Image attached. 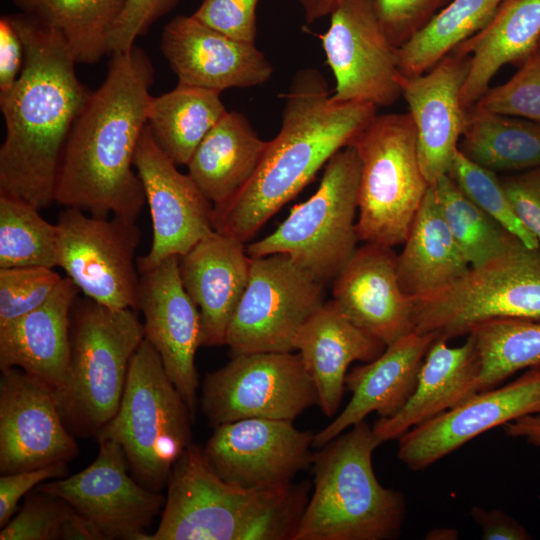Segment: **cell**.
<instances>
[{
  "label": "cell",
  "instance_id": "obj_47",
  "mask_svg": "<svg viewBox=\"0 0 540 540\" xmlns=\"http://www.w3.org/2000/svg\"><path fill=\"white\" fill-rule=\"evenodd\" d=\"M67 474V464L57 463L33 470L0 477V527H4L14 515L19 500L46 480L62 478Z\"/></svg>",
  "mask_w": 540,
  "mask_h": 540
},
{
  "label": "cell",
  "instance_id": "obj_31",
  "mask_svg": "<svg viewBox=\"0 0 540 540\" xmlns=\"http://www.w3.org/2000/svg\"><path fill=\"white\" fill-rule=\"evenodd\" d=\"M403 244L397 254V275L412 302L448 287L471 267L441 215L432 186Z\"/></svg>",
  "mask_w": 540,
  "mask_h": 540
},
{
  "label": "cell",
  "instance_id": "obj_7",
  "mask_svg": "<svg viewBox=\"0 0 540 540\" xmlns=\"http://www.w3.org/2000/svg\"><path fill=\"white\" fill-rule=\"evenodd\" d=\"M193 420L159 354L144 338L130 361L119 408L96 438L117 442L133 477L161 492L173 466L193 443Z\"/></svg>",
  "mask_w": 540,
  "mask_h": 540
},
{
  "label": "cell",
  "instance_id": "obj_17",
  "mask_svg": "<svg viewBox=\"0 0 540 540\" xmlns=\"http://www.w3.org/2000/svg\"><path fill=\"white\" fill-rule=\"evenodd\" d=\"M78 454L54 391L19 368L0 379V472L10 474L57 463Z\"/></svg>",
  "mask_w": 540,
  "mask_h": 540
},
{
  "label": "cell",
  "instance_id": "obj_16",
  "mask_svg": "<svg viewBox=\"0 0 540 540\" xmlns=\"http://www.w3.org/2000/svg\"><path fill=\"white\" fill-rule=\"evenodd\" d=\"M314 437L293 421L246 418L215 427L202 449L226 482L243 488L270 487L292 482L312 465Z\"/></svg>",
  "mask_w": 540,
  "mask_h": 540
},
{
  "label": "cell",
  "instance_id": "obj_51",
  "mask_svg": "<svg viewBox=\"0 0 540 540\" xmlns=\"http://www.w3.org/2000/svg\"><path fill=\"white\" fill-rule=\"evenodd\" d=\"M61 540H106L101 531L87 518L73 511L66 521Z\"/></svg>",
  "mask_w": 540,
  "mask_h": 540
},
{
  "label": "cell",
  "instance_id": "obj_34",
  "mask_svg": "<svg viewBox=\"0 0 540 540\" xmlns=\"http://www.w3.org/2000/svg\"><path fill=\"white\" fill-rule=\"evenodd\" d=\"M20 12L55 30L75 61L98 62L108 54L107 36L125 0H11Z\"/></svg>",
  "mask_w": 540,
  "mask_h": 540
},
{
  "label": "cell",
  "instance_id": "obj_19",
  "mask_svg": "<svg viewBox=\"0 0 540 540\" xmlns=\"http://www.w3.org/2000/svg\"><path fill=\"white\" fill-rule=\"evenodd\" d=\"M533 413H540V365L408 430L398 438L397 457L422 470L489 429Z\"/></svg>",
  "mask_w": 540,
  "mask_h": 540
},
{
  "label": "cell",
  "instance_id": "obj_50",
  "mask_svg": "<svg viewBox=\"0 0 540 540\" xmlns=\"http://www.w3.org/2000/svg\"><path fill=\"white\" fill-rule=\"evenodd\" d=\"M506 435L523 438L529 444L540 447V413L528 414L503 425Z\"/></svg>",
  "mask_w": 540,
  "mask_h": 540
},
{
  "label": "cell",
  "instance_id": "obj_22",
  "mask_svg": "<svg viewBox=\"0 0 540 540\" xmlns=\"http://www.w3.org/2000/svg\"><path fill=\"white\" fill-rule=\"evenodd\" d=\"M470 56L452 51L427 72L402 75L401 96L417 132L421 168L430 185L449 174L467 119L461 90Z\"/></svg>",
  "mask_w": 540,
  "mask_h": 540
},
{
  "label": "cell",
  "instance_id": "obj_32",
  "mask_svg": "<svg viewBox=\"0 0 540 540\" xmlns=\"http://www.w3.org/2000/svg\"><path fill=\"white\" fill-rule=\"evenodd\" d=\"M220 92L178 83L153 97L147 125L159 148L174 164L187 165L197 146L225 114Z\"/></svg>",
  "mask_w": 540,
  "mask_h": 540
},
{
  "label": "cell",
  "instance_id": "obj_21",
  "mask_svg": "<svg viewBox=\"0 0 540 540\" xmlns=\"http://www.w3.org/2000/svg\"><path fill=\"white\" fill-rule=\"evenodd\" d=\"M161 50L178 83L220 93L261 85L273 72L254 43L230 38L193 15H178L165 25Z\"/></svg>",
  "mask_w": 540,
  "mask_h": 540
},
{
  "label": "cell",
  "instance_id": "obj_37",
  "mask_svg": "<svg viewBox=\"0 0 540 540\" xmlns=\"http://www.w3.org/2000/svg\"><path fill=\"white\" fill-rule=\"evenodd\" d=\"M431 186L441 215L471 267L485 263L520 240L474 204L449 174Z\"/></svg>",
  "mask_w": 540,
  "mask_h": 540
},
{
  "label": "cell",
  "instance_id": "obj_12",
  "mask_svg": "<svg viewBox=\"0 0 540 540\" xmlns=\"http://www.w3.org/2000/svg\"><path fill=\"white\" fill-rule=\"evenodd\" d=\"M323 285L287 254L252 257L225 345L232 355L294 351L298 328L324 303Z\"/></svg>",
  "mask_w": 540,
  "mask_h": 540
},
{
  "label": "cell",
  "instance_id": "obj_9",
  "mask_svg": "<svg viewBox=\"0 0 540 540\" xmlns=\"http://www.w3.org/2000/svg\"><path fill=\"white\" fill-rule=\"evenodd\" d=\"M360 161L348 145L325 165L318 189L291 208L269 235L246 246L251 257L283 253L314 279L325 283L339 274L357 249Z\"/></svg>",
  "mask_w": 540,
  "mask_h": 540
},
{
  "label": "cell",
  "instance_id": "obj_41",
  "mask_svg": "<svg viewBox=\"0 0 540 540\" xmlns=\"http://www.w3.org/2000/svg\"><path fill=\"white\" fill-rule=\"evenodd\" d=\"M61 280L49 267L0 268V325L41 306Z\"/></svg>",
  "mask_w": 540,
  "mask_h": 540
},
{
  "label": "cell",
  "instance_id": "obj_23",
  "mask_svg": "<svg viewBox=\"0 0 540 540\" xmlns=\"http://www.w3.org/2000/svg\"><path fill=\"white\" fill-rule=\"evenodd\" d=\"M333 300L386 346L413 332V302L401 289L392 247L364 243L333 280Z\"/></svg>",
  "mask_w": 540,
  "mask_h": 540
},
{
  "label": "cell",
  "instance_id": "obj_40",
  "mask_svg": "<svg viewBox=\"0 0 540 540\" xmlns=\"http://www.w3.org/2000/svg\"><path fill=\"white\" fill-rule=\"evenodd\" d=\"M471 108L540 122V46L507 82L489 87Z\"/></svg>",
  "mask_w": 540,
  "mask_h": 540
},
{
  "label": "cell",
  "instance_id": "obj_36",
  "mask_svg": "<svg viewBox=\"0 0 540 540\" xmlns=\"http://www.w3.org/2000/svg\"><path fill=\"white\" fill-rule=\"evenodd\" d=\"M479 360V392L493 389L516 372L540 365V321L500 318L469 334Z\"/></svg>",
  "mask_w": 540,
  "mask_h": 540
},
{
  "label": "cell",
  "instance_id": "obj_30",
  "mask_svg": "<svg viewBox=\"0 0 540 540\" xmlns=\"http://www.w3.org/2000/svg\"><path fill=\"white\" fill-rule=\"evenodd\" d=\"M268 143L243 114L226 111L197 146L187 174L213 207L222 205L250 181Z\"/></svg>",
  "mask_w": 540,
  "mask_h": 540
},
{
  "label": "cell",
  "instance_id": "obj_24",
  "mask_svg": "<svg viewBox=\"0 0 540 540\" xmlns=\"http://www.w3.org/2000/svg\"><path fill=\"white\" fill-rule=\"evenodd\" d=\"M251 260L244 242L216 230L179 256L183 286L200 312L202 346L225 345Z\"/></svg>",
  "mask_w": 540,
  "mask_h": 540
},
{
  "label": "cell",
  "instance_id": "obj_52",
  "mask_svg": "<svg viewBox=\"0 0 540 540\" xmlns=\"http://www.w3.org/2000/svg\"><path fill=\"white\" fill-rule=\"evenodd\" d=\"M301 5L305 20L311 24L331 13L340 5L342 0H297Z\"/></svg>",
  "mask_w": 540,
  "mask_h": 540
},
{
  "label": "cell",
  "instance_id": "obj_11",
  "mask_svg": "<svg viewBox=\"0 0 540 540\" xmlns=\"http://www.w3.org/2000/svg\"><path fill=\"white\" fill-rule=\"evenodd\" d=\"M318 405L315 385L299 353L233 355L205 377L201 411L215 428L246 418L293 421Z\"/></svg>",
  "mask_w": 540,
  "mask_h": 540
},
{
  "label": "cell",
  "instance_id": "obj_28",
  "mask_svg": "<svg viewBox=\"0 0 540 540\" xmlns=\"http://www.w3.org/2000/svg\"><path fill=\"white\" fill-rule=\"evenodd\" d=\"M435 339L421 365L414 392L393 416L372 426L381 443L398 439L408 430L450 410L479 392L480 360L473 338L450 347Z\"/></svg>",
  "mask_w": 540,
  "mask_h": 540
},
{
  "label": "cell",
  "instance_id": "obj_29",
  "mask_svg": "<svg viewBox=\"0 0 540 540\" xmlns=\"http://www.w3.org/2000/svg\"><path fill=\"white\" fill-rule=\"evenodd\" d=\"M540 41V0H503L492 19L453 51L470 56L461 90L470 109L507 64L521 65Z\"/></svg>",
  "mask_w": 540,
  "mask_h": 540
},
{
  "label": "cell",
  "instance_id": "obj_38",
  "mask_svg": "<svg viewBox=\"0 0 540 540\" xmlns=\"http://www.w3.org/2000/svg\"><path fill=\"white\" fill-rule=\"evenodd\" d=\"M58 267L57 227L26 201L0 192V268Z\"/></svg>",
  "mask_w": 540,
  "mask_h": 540
},
{
  "label": "cell",
  "instance_id": "obj_39",
  "mask_svg": "<svg viewBox=\"0 0 540 540\" xmlns=\"http://www.w3.org/2000/svg\"><path fill=\"white\" fill-rule=\"evenodd\" d=\"M449 176L474 204L525 245L530 248L540 246L538 239L522 225L513 212L497 173L473 162L458 149Z\"/></svg>",
  "mask_w": 540,
  "mask_h": 540
},
{
  "label": "cell",
  "instance_id": "obj_44",
  "mask_svg": "<svg viewBox=\"0 0 540 540\" xmlns=\"http://www.w3.org/2000/svg\"><path fill=\"white\" fill-rule=\"evenodd\" d=\"M258 1L203 0L192 15L200 22L230 38L254 43Z\"/></svg>",
  "mask_w": 540,
  "mask_h": 540
},
{
  "label": "cell",
  "instance_id": "obj_8",
  "mask_svg": "<svg viewBox=\"0 0 540 540\" xmlns=\"http://www.w3.org/2000/svg\"><path fill=\"white\" fill-rule=\"evenodd\" d=\"M351 145L360 161L358 240L392 248L403 244L431 186L410 113L376 114Z\"/></svg>",
  "mask_w": 540,
  "mask_h": 540
},
{
  "label": "cell",
  "instance_id": "obj_5",
  "mask_svg": "<svg viewBox=\"0 0 540 540\" xmlns=\"http://www.w3.org/2000/svg\"><path fill=\"white\" fill-rule=\"evenodd\" d=\"M360 421L314 453L313 492L293 540H391L406 517L402 492L380 484L372 455L381 445Z\"/></svg>",
  "mask_w": 540,
  "mask_h": 540
},
{
  "label": "cell",
  "instance_id": "obj_27",
  "mask_svg": "<svg viewBox=\"0 0 540 540\" xmlns=\"http://www.w3.org/2000/svg\"><path fill=\"white\" fill-rule=\"evenodd\" d=\"M386 345L355 325L332 299L324 302L298 328L297 350L318 394V405L333 417L341 404L347 370L354 361L371 362Z\"/></svg>",
  "mask_w": 540,
  "mask_h": 540
},
{
  "label": "cell",
  "instance_id": "obj_6",
  "mask_svg": "<svg viewBox=\"0 0 540 540\" xmlns=\"http://www.w3.org/2000/svg\"><path fill=\"white\" fill-rule=\"evenodd\" d=\"M145 338L134 309H111L88 298L75 301L70 361L57 400L73 435L97 436L117 412L130 361Z\"/></svg>",
  "mask_w": 540,
  "mask_h": 540
},
{
  "label": "cell",
  "instance_id": "obj_20",
  "mask_svg": "<svg viewBox=\"0 0 540 540\" xmlns=\"http://www.w3.org/2000/svg\"><path fill=\"white\" fill-rule=\"evenodd\" d=\"M138 306L145 339L159 354L164 369L195 418L198 372L195 355L202 346L201 316L186 292L179 257L172 256L139 273Z\"/></svg>",
  "mask_w": 540,
  "mask_h": 540
},
{
  "label": "cell",
  "instance_id": "obj_10",
  "mask_svg": "<svg viewBox=\"0 0 540 540\" xmlns=\"http://www.w3.org/2000/svg\"><path fill=\"white\" fill-rule=\"evenodd\" d=\"M500 318L540 321V246L518 240L448 287L413 302V332L447 342Z\"/></svg>",
  "mask_w": 540,
  "mask_h": 540
},
{
  "label": "cell",
  "instance_id": "obj_1",
  "mask_svg": "<svg viewBox=\"0 0 540 540\" xmlns=\"http://www.w3.org/2000/svg\"><path fill=\"white\" fill-rule=\"evenodd\" d=\"M154 69L133 46L112 54L101 86L91 92L66 140L54 201L96 217L136 221L146 197L134 167Z\"/></svg>",
  "mask_w": 540,
  "mask_h": 540
},
{
  "label": "cell",
  "instance_id": "obj_13",
  "mask_svg": "<svg viewBox=\"0 0 540 540\" xmlns=\"http://www.w3.org/2000/svg\"><path fill=\"white\" fill-rule=\"evenodd\" d=\"M56 227L58 267L79 290L108 308L137 310L140 275L134 256L141 232L135 221L65 207Z\"/></svg>",
  "mask_w": 540,
  "mask_h": 540
},
{
  "label": "cell",
  "instance_id": "obj_45",
  "mask_svg": "<svg viewBox=\"0 0 540 540\" xmlns=\"http://www.w3.org/2000/svg\"><path fill=\"white\" fill-rule=\"evenodd\" d=\"M442 1L370 0L385 32L396 47H400L431 19Z\"/></svg>",
  "mask_w": 540,
  "mask_h": 540
},
{
  "label": "cell",
  "instance_id": "obj_43",
  "mask_svg": "<svg viewBox=\"0 0 540 540\" xmlns=\"http://www.w3.org/2000/svg\"><path fill=\"white\" fill-rule=\"evenodd\" d=\"M179 0H125L123 8L107 36L110 54L123 53L134 46L152 24L167 14Z\"/></svg>",
  "mask_w": 540,
  "mask_h": 540
},
{
  "label": "cell",
  "instance_id": "obj_53",
  "mask_svg": "<svg viewBox=\"0 0 540 540\" xmlns=\"http://www.w3.org/2000/svg\"><path fill=\"white\" fill-rule=\"evenodd\" d=\"M458 538V531L453 528H436L428 532L426 539L454 540Z\"/></svg>",
  "mask_w": 540,
  "mask_h": 540
},
{
  "label": "cell",
  "instance_id": "obj_25",
  "mask_svg": "<svg viewBox=\"0 0 540 540\" xmlns=\"http://www.w3.org/2000/svg\"><path fill=\"white\" fill-rule=\"evenodd\" d=\"M436 338L411 332L388 345L375 360L347 373L352 397L342 412L315 434L313 448H321L372 412L395 415L415 390L424 358Z\"/></svg>",
  "mask_w": 540,
  "mask_h": 540
},
{
  "label": "cell",
  "instance_id": "obj_15",
  "mask_svg": "<svg viewBox=\"0 0 540 540\" xmlns=\"http://www.w3.org/2000/svg\"><path fill=\"white\" fill-rule=\"evenodd\" d=\"M97 440L99 451L88 467L68 478L42 483L37 489L65 500L106 540H150L145 530L164 507L165 497L130 475L127 458L117 442Z\"/></svg>",
  "mask_w": 540,
  "mask_h": 540
},
{
  "label": "cell",
  "instance_id": "obj_14",
  "mask_svg": "<svg viewBox=\"0 0 540 540\" xmlns=\"http://www.w3.org/2000/svg\"><path fill=\"white\" fill-rule=\"evenodd\" d=\"M322 46L336 81L332 97L389 106L401 96L398 47L370 0H342L331 13Z\"/></svg>",
  "mask_w": 540,
  "mask_h": 540
},
{
  "label": "cell",
  "instance_id": "obj_48",
  "mask_svg": "<svg viewBox=\"0 0 540 540\" xmlns=\"http://www.w3.org/2000/svg\"><path fill=\"white\" fill-rule=\"evenodd\" d=\"M23 41L9 15L0 19V93L13 87L24 65Z\"/></svg>",
  "mask_w": 540,
  "mask_h": 540
},
{
  "label": "cell",
  "instance_id": "obj_35",
  "mask_svg": "<svg viewBox=\"0 0 540 540\" xmlns=\"http://www.w3.org/2000/svg\"><path fill=\"white\" fill-rule=\"evenodd\" d=\"M503 0H450L398 47L400 72L421 75L492 19Z\"/></svg>",
  "mask_w": 540,
  "mask_h": 540
},
{
  "label": "cell",
  "instance_id": "obj_26",
  "mask_svg": "<svg viewBox=\"0 0 540 540\" xmlns=\"http://www.w3.org/2000/svg\"><path fill=\"white\" fill-rule=\"evenodd\" d=\"M79 288L66 277L38 308L0 325V369L19 368L61 393L70 361L71 310Z\"/></svg>",
  "mask_w": 540,
  "mask_h": 540
},
{
  "label": "cell",
  "instance_id": "obj_2",
  "mask_svg": "<svg viewBox=\"0 0 540 540\" xmlns=\"http://www.w3.org/2000/svg\"><path fill=\"white\" fill-rule=\"evenodd\" d=\"M24 45L21 74L0 93L5 139L0 147V192L37 209L54 201L61 155L90 91L63 38L22 12L9 15Z\"/></svg>",
  "mask_w": 540,
  "mask_h": 540
},
{
  "label": "cell",
  "instance_id": "obj_18",
  "mask_svg": "<svg viewBox=\"0 0 540 540\" xmlns=\"http://www.w3.org/2000/svg\"><path fill=\"white\" fill-rule=\"evenodd\" d=\"M134 167L148 203L153 239L138 272L148 271L172 256H181L213 230V206L188 174L159 148L146 125L134 156Z\"/></svg>",
  "mask_w": 540,
  "mask_h": 540
},
{
  "label": "cell",
  "instance_id": "obj_49",
  "mask_svg": "<svg viewBox=\"0 0 540 540\" xmlns=\"http://www.w3.org/2000/svg\"><path fill=\"white\" fill-rule=\"evenodd\" d=\"M471 516L482 529L484 540H528L531 535L516 520L499 509L474 506Z\"/></svg>",
  "mask_w": 540,
  "mask_h": 540
},
{
  "label": "cell",
  "instance_id": "obj_33",
  "mask_svg": "<svg viewBox=\"0 0 540 540\" xmlns=\"http://www.w3.org/2000/svg\"><path fill=\"white\" fill-rule=\"evenodd\" d=\"M458 149L495 173L538 168L540 122L471 108Z\"/></svg>",
  "mask_w": 540,
  "mask_h": 540
},
{
  "label": "cell",
  "instance_id": "obj_3",
  "mask_svg": "<svg viewBox=\"0 0 540 540\" xmlns=\"http://www.w3.org/2000/svg\"><path fill=\"white\" fill-rule=\"evenodd\" d=\"M284 100L281 129L255 174L233 198L213 207L214 230L244 243L377 114L372 103L335 100L314 68L293 76Z\"/></svg>",
  "mask_w": 540,
  "mask_h": 540
},
{
  "label": "cell",
  "instance_id": "obj_46",
  "mask_svg": "<svg viewBox=\"0 0 540 540\" xmlns=\"http://www.w3.org/2000/svg\"><path fill=\"white\" fill-rule=\"evenodd\" d=\"M499 177L516 217L540 242V167Z\"/></svg>",
  "mask_w": 540,
  "mask_h": 540
},
{
  "label": "cell",
  "instance_id": "obj_4",
  "mask_svg": "<svg viewBox=\"0 0 540 540\" xmlns=\"http://www.w3.org/2000/svg\"><path fill=\"white\" fill-rule=\"evenodd\" d=\"M150 540H293L310 484L243 488L223 480L191 444L173 466Z\"/></svg>",
  "mask_w": 540,
  "mask_h": 540
},
{
  "label": "cell",
  "instance_id": "obj_42",
  "mask_svg": "<svg viewBox=\"0 0 540 540\" xmlns=\"http://www.w3.org/2000/svg\"><path fill=\"white\" fill-rule=\"evenodd\" d=\"M74 509L63 499L37 488L27 495L20 511L2 527L1 540H61Z\"/></svg>",
  "mask_w": 540,
  "mask_h": 540
},
{
  "label": "cell",
  "instance_id": "obj_54",
  "mask_svg": "<svg viewBox=\"0 0 540 540\" xmlns=\"http://www.w3.org/2000/svg\"><path fill=\"white\" fill-rule=\"evenodd\" d=\"M538 45L540 46V41H539V44H538Z\"/></svg>",
  "mask_w": 540,
  "mask_h": 540
}]
</instances>
